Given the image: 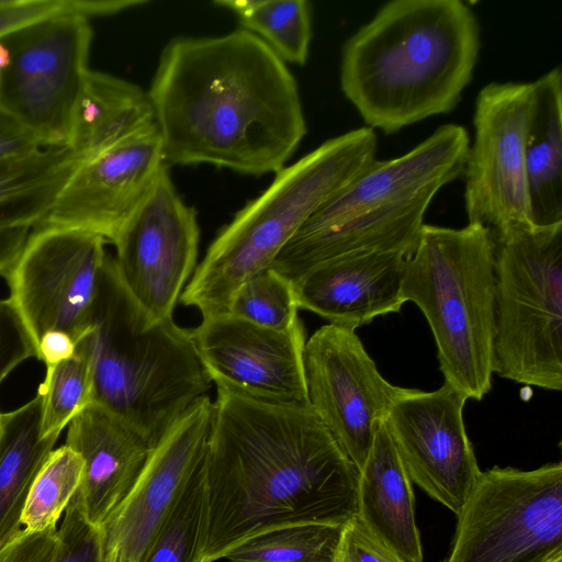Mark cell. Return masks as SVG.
I'll return each mask as SVG.
<instances>
[{
  "label": "cell",
  "instance_id": "cell-22",
  "mask_svg": "<svg viewBox=\"0 0 562 562\" xmlns=\"http://www.w3.org/2000/svg\"><path fill=\"white\" fill-rule=\"evenodd\" d=\"M412 483L384 420L358 471L356 518L405 562H424Z\"/></svg>",
  "mask_w": 562,
  "mask_h": 562
},
{
  "label": "cell",
  "instance_id": "cell-5",
  "mask_svg": "<svg viewBox=\"0 0 562 562\" xmlns=\"http://www.w3.org/2000/svg\"><path fill=\"white\" fill-rule=\"evenodd\" d=\"M378 137L351 130L274 173L269 187L216 235L186 285L180 302L202 318L228 313L236 289L270 268L308 217L376 158Z\"/></svg>",
  "mask_w": 562,
  "mask_h": 562
},
{
  "label": "cell",
  "instance_id": "cell-8",
  "mask_svg": "<svg viewBox=\"0 0 562 562\" xmlns=\"http://www.w3.org/2000/svg\"><path fill=\"white\" fill-rule=\"evenodd\" d=\"M442 562H562V463L481 472Z\"/></svg>",
  "mask_w": 562,
  "mask_h": 562
},
{
  "label": "cell",
  "instance_id": "cell-15",
  "mask_svg": "<svg viewBox=\"0 0 562 562\" xmlns=\"http://www.w3.org/2000/svg\"><path fill=\"white\" fill-rule=\"evenodd\" d=\"M195 351L216 389L277 404L308 405L301 321L273 330L231 313L190 329Z\"/></svg>",
  "mask_w": 562,
  "mask_h": 562
},
{
  "label": "cell",
  "instance_id": "cell-39",
  "mask_svg": "<svg viewBox=\"0 0 562 562\" xmlns=\"http://www.w3.org/2000/svg\"><path fill=\"white\" fill-rule=\"evenodd\" d=\"M33 231L31 225L0 227V276L10 272Z\"/></svg>",
  "mask_w": 562,
  "mask_h": 562
},
{
  "label": "cell",
  "instance_id": "cell-1",
  "mask_svg": "<svg viewBox=\"0 0 562 562\" xmlns=\"http://www.w3.org/2000/svg\"><path fill=\"white\" fill-rule=\"evenodd\" d=\"M358 469L308 405L217 389L204 479L201 561L260 532L344 526L357 514Z\"/></svg>",
  "mask_w": 562,
  "mask_h": 562
},
{
  "label": "cell",
  "instance_id": "cell-11",
  "mask_svg": "<svg viewBox=\"0 0 562 562\" xmlns=\"http://www.w3.org/2000/svg\"><path fill=\"white\" fill-rule=\"evenodd\" d=\"M532 101L531 82H491L475 100L474 140L463 169L470 224L493 238L536 227L525 169V139Z\"/></svg>",
  "mask_w": 562,
  "mask_h": 562
},
{
  "label": "cell",
  "instance_id": "cell-20",
  "mask_svg": "<svg viewBox=\"0 0 562 562\" xmlns=\"http://www.w3.org/2000/svg\"><path fill=\"white\" fill-rule=\"evenodd\" d=\"M65 445L83 460L82 482L71 502L101 527L127 496L153 450L136 429L91 402L68 424Z\"/></svg>",
  "mask_w": 562,
  "mask_h": 562
},
{
  "label": "cell",
  "instance_id": "cell-36",
  "mask_svg": "<svg viewBox=\"0 0 562 562\" xmlns=\"http://www.w3.org/2000/svg\"><path fill=\"white\" fill-rule=\"evenodd\" d=\"M86 0H10L0 7V38L40 19L80 10L87 15Z\"/></svg>",
  "mask_w": 562,
  "mask_h": 562
},
{
  "label": "cell",
  "instance_id": "cell-6",
  "mask_svg": "<svg viewBox=\"0 0 562 562\" xmlns=\"http://www.w3.org/2000/svg\"><path fill=\"white\" fill-rule=\"evenodd\" d=\"M405 302L425 315L445 383L467 400L491 391L495 331L494 241L480 224H424L403 280Z\"/></svg>",
  "mask_w": 562,
  "mask_h": 562
},
{
  "label": "cell",
  "instance_id": "cell-14",
  "mask_svg": "<svg viewBox=\"0 0 562 562\" xmlns=\"http://www.w3.org/2000/svg\"><path fill=\"white\" fill-rule=\"evenodd\" d=\"M465 402L447 383L430 392L403 387L385 418L411 481L456 515L482 472L463 422Z\"/></svg>",
  "mask_w": 562,
  "mask_h": 562
},
{
  "label": "cell",
  "instance_id": "cell-24",
  "mask_svg": "<svg viewBox=\"0 0 562 562\" xmlns=\"http://www.w3.org/2000/svg\"><path fill=\"white\" fill-rule=\"evenodd\" d=\"M532 83L525 169L536 227L562 222V72L555 67Z\"/></svg>",
  "mask_w": 562,
  "mask_h": 562
},
{
  "label": "cell",
  "instance_id": "cell-41",
  "mask_svg": "<svg viewBox=\"0 0 562 562\" xmlns=\"http://www.w3.org/2000/svg\"><path fill=\"white\" fill-rule=\"evenodd\" d=\"M11 60L10 50L7 45L0 40V71L4 70Z\"/></svg>",
  "mask_w": 562,
  "mask_h": 562
},
{
  "label": "cell",
  "instance_id": "cell-10",
  "mask_svg": "<svg viewBox=\"0 0 562 562\" xmlns=\"http://www.w3.org/2000/svg\"><path fill=\"white\" fill-rule=\"evenodd\" d=\"M108 241L93 233L63 226L32 231L4 278L10 301L35 347L52 331L77 344L92 327Z\"/></svg>",
  "mask_w": 562,
  "mask_h": 562
},
{
  "label": "cell",
  "instance_id": "cell-16",
  "mask_svg": "<svg viewBox=\"0 0 562 562\" xmlns=\"http://www.w3.org/2000/svg\"><path fill=\"white\" fill-rule=\"evenodd\" d=\"M214 401L190 406L153 448L136 483L100 527L104 562H142L194 469L206 457Z\"/></svg>",
  "mask_w": 562,
  "mask_h": 562
},
{
  "label": "cell",
  "instance_id": "cell-12",
  "mask_svg": "<svg viewBox=\"0 0 562 562\" xmlns=\"http://www.w3.org/2000/svg\"><path fill=\"white\" fill-rule=\"evenodd\" d=\"M199 240L196 211L181 199L165 170L112 241L119 280L150 323L172 318L196 268Z\"/></svg>",
  "mask_w": 562,
  "mask_h": 562
},
{
  "label": "cell",
  "instance_id": "cell-23",
  "mask_svg": "<svg viewBox=\"0 0 562 562\" xmlns=\"http://www.w3.org/2000/svg\"><path fill=\"white\" fill-rule=\"evenodd\" d=\"M154 124L147 90L90 69L75 105L66 146L83 162Z\"/></svg>",
  "mask_w": 562,
  "mask_h": 562
},
{
  "label": "cell",
  "instance_id": "cell-31",
  "mask_svg": "<svg viewBox=\"0 0 562 562\" xmlns=\"http://www.w3.org/2000/svg\"><path fill=\"white\" fill-rule=\"evenodd\" d=\"M92 367L83 341L76 353L57 364L46 367L38 386L41 398V437H59L60 432L92 402Z\"/></svg>",
  "mask_w": 562,
  "mask_h": 562
},
{
  "label": "cell",
  "instance_id": "cell-26",
  "mask_svg": "<svg viewBox=\"0 0 562 562\" xmlns=\"http://www.w3.org/2000/svg\"><path fill=\"white\" fill-rule=\"evenodd\" d=\"M78 164L68 146L0 161V227L40 224Z\"/></svg>",
  "mask_w": 562,
  "mask_h": 562
},
{
  "label": "cell",
  "instance_id": "cell-18",
  "mask_svg": "<svg viewBox=\"0 0 562 562\" xmlns=\"http://www.w3.org/2000/svg\"><path fill=\"white\" fill-rule=\"evenodd\" d=\"M469 147L468 131L450 123L400 157L375 159L314 212L292 238L325 232L362 213L435 196L443 186L462 176Z\"/></svg>",
  "mask_w": 562,
  "mask_h": 562
},
{
  "label": "cell",
  "instance_id": "cell-34",
  "mask_svg": "<svg viewBox=\"0 0 562 562\" xmlns=\"http://www.w3.org/2000/svg\"><path fill=\"white\" fill-rule=\"evenodd\" d=\"M35 357L34 344L10 299H0V385L23 361Z\"/></svg>",
  "mask_w": 562,
  "mask_h": 562
},
{
  "label": "cell",
  "instance_id": "cell-9",
  "mask_svg": "<svg viewBox=\"0 0 562 562\" xmlns=\"http://www.w3.org/2000/svg\"><path fill=\"white\" fill-rule=\"evenodd\" d=\"M93 32L80 10L53 14L0 38L11 60L0 71V108L44 146H66L88 74Z\"/></svg>",
  "mask_w": 562,
  "mask_h": 562
},
{
  "label": "cell",
  "instance_id": "cell-33",
  "mask_svg": "<svg viewBox=\"0 0 562 562\" xmlns=\"http://www.w3.org/2000/svg\"><path fill=\"white\" fill-rule=\"evenodd\" d=\"M50 562H104L100 527L91 525L71 501L57 528Z\"/></svg>",
  "mask_w": 562,
  "mask_h": 562
},
{
  "label": "cell",
  "instance_id": "cell-40",
  "mask_svg": "<svg viewBox=\"0 0 562 562\" xmlns=\"http://www.w3.org/2000/svg\"><path fill=\"white\" fill-rule=\"evenodd\" d=\"M77 342L67 334H45L36 346V358L46 367L57 364L76 353Z\"/></svg>",
  "mask_w": 562,
  "mask_h": 562
},
{
  "label": "cell",
  "instance_id": "cell-42",
  "mask_svg": "<svg viewBox=\"0 0 562 562\" xmlns=\"http://www.w3.org/2000/svg\"><path fill=\"white\" fill-rule=\"evenodd\" d=\"M9 2H10V0H0V7H3Z\"/></svg>",
  "mask_w": 562,
  "mask_h": 562
},
{
  "label": "cell",
  "instance_id": "cell-38",
  "mask_svg": "<svg viewBox=\"0 0 562 562\" xmlns=\"http://www.w3.org/2000/svg\"><path fill=\"white\" fill-rule=\"evenodd\" d=\"M42 147L29 130L0 108V161L30 155Z\"/></svg>",
  "mask_w": 562,
  "mask_h": 562
},
{
  "label": "cell",
  "instance_id": "cell-2",
  "mask_svg": "<svg viewBox=\"0 0 562 562\" xmlns=\"http://www.w3.org/2000/svg\"><path fill=\"white\" fill-rule=\"evenodd\" d=\"M147 91L166 165L276 173L306 134L295 78L243 29L172 38Z\"/></svg>",
  "mask_w": 562,
  "mask_h": 562
},
{
  "label": "cell",
  "instance_id": "cell-21",
  "mask_svg": "<svg viewBox=\"0 0 562 562\" xmlns=\"http://www.w3.org/2000/svg\"><path fill=\"white\" fill-rule=\"evenodd\" d=\"M434 196L357 215L325 232L292 238L270 268L294 282L327 260L363 251H400L413 255Z\"/></svg>",
  "mask_w": 562,
  "mask_h": 562
},
{
  "label": "cell",
  "instance_id": "cell-30",
  "mask_svg": "<svg viewBox=\"0 0 562 562\" xmlns=\"http://www.w3.org/2000/svg\"><path fill=\"white\" fill-rule=\"evenodd\" d=\"M205 464L206 457L186 482L142 562H202Z\"/></svg>",
  "mask_w": 562,
  "mask_h": 562
},
{
  "label": "cell",
  "instance_id": "cell-3",
  "mask_svg": "<svg viewBox=\"0 0 562 562\" xmlns=\"http://www.w3.org/2000/svg\"><path fill=\"white\" fill-rule=\"evenodd\" d=\"M480 46L462 0H392L345 42L340 88L368 127L396 133L456 109Z\"/></svg>",
  "mask_w": 562,
  "mask_h": 562
},
{
  "label": "cell",
  "instance_id": "cell-32",
  "mask_svg": "<svg viewBox=\"0 0 562 562\" xmlns=\"http://www.w3.org/2000/svg\"><path fill=\"white\" fill-rule=\"evenodd\" d=\"M293 283L268 268L243 282L234 292L228 313L273 330L291 329L300 319Z\"/></svg>",
  "mask_w": 562,
  "mask_h": 562
},
{
  "label": "cell",
  "instance_id": "cell-43",
  "mask_svg": "<svg viewBox=\"0 0 562 562\" xmlns=\"http://www.w3.org/2000/svg\"><path fill=\"white\" fill-rule=\"evenodd\" d=\"M1 553V552H0Z\"/></svg>",
  "mask_w": 562,
  "mask_h": 562
},
{
  "label": "cell",
  "instance_id": "cell-7",
  "mask_svg": "<svg viewBox=\"0 0 562 562\" xmlns=\"http://www.w3.org/2000/svg\"><path fill=\"white\" fill-rule=\"evenodd\" d=\"M493 241L494 373L561 391L562 222L516 231Z\"/></svg>",
  "mask_w": 562,
  "mask_h": 562
},
{
  "label": "cell",
  "instance_id": "cell-17",
  "mask_svg": "<svg viewBox=\"0 0 562 562\" xmlns=\"http://www.w3.org/2000/svg\"><path fill=\"white\" fill-rule=\"evenodd\" d=\"M165 170L161 137L154 124L79 162L35 227H72L112 243L149 198Z\"/></svg>",
  "mask_w": 562,
  "mask_h": 562
},
{
  "label": "cell",
  "instance_id": "cell-4",
  "mask_svg": "<svg viewBox=\"0 0 562 562\" xmlns=\"http://www.w3.org/2000/svg\"><path fill=\"white\" fill-rule=\"evenodd\" d=\"M82 341L91 359L92 402L153 447L211 387L190 330L173 318L147 321L122 286L112 256L102 273L91 331Z\"/></svg>",
  "mask_w": 562,
  "mask_h": 562
},
{
  "label": "cell",
  "instance_id": "cell-28",
  "mask_svg": "<svg viewBox=\"0 0 562 562\" xmlns=\"http://www.w3.org/2000/svg\"><path fill=\"white\" fill-rule=\"evenodd\" d=\"M342 526L300 524L270 529L232 548L229 562H334Z\"/></svg>",
  "mask_w": 562,
  "mask_h": 562
},
{
  "label": "cell",
  "instance_id": "cell-35",
  "mask_svg": "<svg viewBox=\"0 0 562 562\" xmlns=\"http://www.w3.org/2000/svg\"><path fill=\"white\" fill-rule=\"evenodd\" d=\"M334 562H405L401 557L378 541L357 520L342 526Z\"/></svg>",
  "mask_w": 562,
  "mask_h": 562
},
{
  "label": "cell",
  "instance_id": "cell-37",
  "mask_svg": "<svg viewBox=\"0 0 562 562\" xmlns=\"http://www.w3.org/2000/svg\"><path fill=\"white\" fill-rule=\"evenodd\" d=\"M57 542V528L29 533L23 529L0 553V562H50Z\"/></svg>",
  "mask_w": 562,
  "mask_h": 562
},
{
  "label": "cell",
  "instance_id": "cell-29",
  "mask_svg": "<svg viewBox=\"0 0 562 562\" xmlns=\"http://www.w3.org/2000/svg\"><path fill=\"white\" fill-rule=\"evenodd\" d=\"M83 470L80 454L65 443L49 453L31 485L22 510L21 526L25 532L57 528L82 482Z\"/></svg>",
  "mask_w": 562,
  "mask_h": 562
},
{
  "label": "cell",
  "instance_id": "cell-27",
  "mask_svg": "<svg viewBox=\"0 0 562 562\" xmlns=\"http://www.w3.org/2000/svg\"><path fill=\"white\" fill-rule=\"evenodd\" d=\"M240 29L267 44L285 64L304 65L312 40V9L306 0H220Z\"/></svg>",
  "mask_w": 562,
  "mask_h": 562
},
{
  "label": "cell",
  "instance_id": "cell-19",
  "mask_svg": "<svg viewBox=\"0 0 562 562\" xmlns=\"http://www.w3.org/2000/svg\"><path fill=\"white\" fill-rule=\"evenodd\" d=\"M407 258L400 251H363L322 262L292 282L296 305L351 330L397 313L405 303Z\"/></svg>",
  "mask_w": 562,
  "mask_h": 562
},
{
  "label": "cell",
  "instance_id": "cell-13",
  "mask_svg": "<svg viewBox=\"0 0 562 562\" xmlns=\"http://www.w3.org/2000/svg\"><path fill=\"white\" fill-rule=\"evenodd\" d=\"M308 404L358 471L403 387L379 372L355 330L326 324L305 344Z\"/></svg>",
  "mask_w": 562,
  "mask_h": 562
},
{
  "label": "cell",
  "instance_id": "cell-25",
  "mask_svg": "<svg viewBox=\"0 0 562 562\" xmlns=\"http://www.w3.org/2000/svg\"><path fill=\"white\" fill-rule=\"evenodd\" d=\"M58 437H41V398L0 412V552L22 531L21 515Z\"/></svg>",
  "mask_w": 562,
  "mask_h": 562
}]
</instances>
